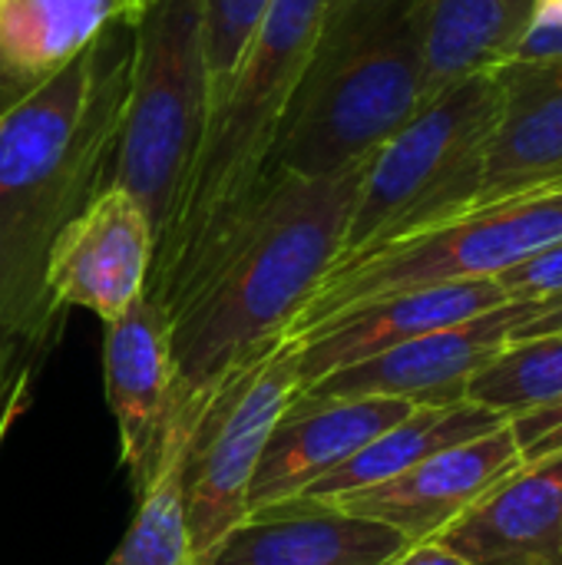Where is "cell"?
I'll list each match as a JSON object with an SVG mask.
<instances>
[{"instance_id": "1", "label": "cell", "mask_w": 562, "mask_h": 565, "mask_svg": "<svg viewBox=\"0 0 562 565\" xmlns=\"http://www.w3.org/2000/svg\"><path fill=\"white\" fill-rule=\"evenodd\" d=\"M136 26L103 30L0 116V331L43 344L60 315L43 265L60 228L106 185L136 70Z\"/></svg>"}, {"instance_id": "2", "label": "cell", "mask_w": 562, "mask_h": 565, "mask_svg": "<svg viewBox=\"0 0 562 565\" xmlns=\"http://www.w3.org/2000/svg\"><path fill=\"white\" fill-rule=\"evenodd\" d=\"M364 162L321 179L278 175L202 295L172 321V440L212 387L282 338L344 248Z\"/></svg>"}, {"instance_id": "3", "label": "cell", "mask_w": 562, "mask_h": 565, "mask_svg": "<svg viewBox=\"0 0 562 565\" xmlns=\"http://www.w3.org/2000/svg\"><path fill=\"white\" fill-rule=\"evenodd\" d=\"M325 0H272L225 99L212 109L172 222L152 245L142 298L169 324L202 295L272 192V156Z\"/></svg>"}, {"instance_id": "4", "label": "cell", "mask_w": 562, "mask_h": 565, "mask_svg": "<svg viewBox=\"0 0 562 565\" xmlns=\"http://www.w3.org/2000/svg\"><path fill=\"white\" fill-rule=\"evenodd\" d=\"M421 106L417 0H325L285 109L272 175L321 179L351 169Z\"/></svg>"}, {"instance_id": "5", "label": "cell", "mask_w": 562, "mask_h": 565, "mask_svg": "<svg viewBox=\"0 0 562 565\" xmlns=\"http://www.w3.org/2000/svg\"><path fill=\"white\" fill-rule=\"evenodd\" d=\"M500 116L503 86L494 70L421 106L368 159L335 265L464 215L477 199Z\"/></svg>"}, {"instance_id": "6", "label": "cell", "mask_w": 562, "mask_h": 565, "mask_svg": "<svg viewBox=\"0 0 562 565\" xmlns=\"http://www.w3.org/2000/svg\"><path fill=\"white\" fill-rule=\"evenodd\" d=\"M205 7L209 0H156L139 26L113 185L142 205L152 245L172 222L209 126Z\"/></svg>"}, {"instance_id": "7", "label": "cell", "mask_w": 562, "mask_h": 565, "mask_svg": "<svg viewBox=\"0 0 562 565\" xmlns=\"http://www.w3.org/2000/svg\"><path fill=\"white\" fill-rule=\"evenodd\" d=\"M562 238V185L464 212L427 232L335 265L288 324V338L358 305L450 281L497 278Z\"/></svg>"}, {"instance_id": "8", "label": "cell", "mask_w": 562, "mask_h": 565, "mask_svg": "<svg viewBox=\"0 0 562 565\" xmlns=\"http://www.w3.org/2000/svg\"><path fill=\"white\" fill-rule=\"evenodd\" d=\"M298 391V341L282 334L235 364L195 411L179 454V490L199 563L245 520L265 444Z\"/></svg>"}, {"instance_id": "9", "label": "cell", "mask_w": 562, "mask_h": 565, "mask_svg": "<svg viewBox=\"0 0 562 565\" xmlns=\"http://www.w3.org/2000/svg\"><path fill=\"white\" fill-rule=\"evenodd\" d=\"M540 301H507L470 321L427 331L368 361L341 367L298 391L295 401H341V397H404L414 404L464 401L467 381L497 358L513 328L523 324Z\"/></svg>"}, {"instance_id": "10", "label": "cell", "mask_w": 562, "mask_h": 565, "mask_svg": "<svg viewBox=\"0 0 562 565\" xmlns=\"http://www.w3.org/2000/svg\"><path fill=\"white\" fill-rule=\"evenodd\" d=\"M149 262V215L126 189L106 185L53 238L43 288L56 311L86 308L109 324L142 295Z\"/></svg>"}, {"instance_id": "11", "label": "cell", "mask_w": 562, "mask_h": 565, "mask_svg": "<svg viewBox=\"0 0 562 565\" xmlns=\"http://www.w3.org/2000/svg\"><path fill=\"white\" fill-rule=\"evenodd\" d=\"M106 401L119 427V457L142 493L176 447L172 401V324L142 295L106 324L103 338ZM182 444V440H179Z\"/></svg>"}, {"instance_id": "12", "label": "cell", "mask_w": 562, "mask_h": 565, "mask_svg": "<svg viewBox=\"0 0 562 565\" xmlns=\"http://www.w3.org/2000/svg\"><path fill=\"white\" fill-rule=\"evenodd\" d=\"M520 463V450L510 424L467 444L447 447L394 480L341 493L331 503L344 513L394 526L407 543L441 536L457 516H464L487 490L510 477Z\"/></svg>"}, {"instance_id": "13", "label": "cell", "mask_w": 562, "mask_h": 565, "mask_svg": "<svg viewBox=\"0 0 562 565\" xmlns=\"http://www.w3.org/2000/svg\"><path fill=\"white\" fill-rule=\"evenodd\" d=\"M507 301H510L507 291L494 278H477V281L414 288L341 311L295 338L301 387L341 367L368 361L388 348H397L411 338H421L427 331L470 321Z\"/></svg>"}, {"instance_id": "14", "label": "cell", "mask_w": 562, "mask_h": 565, "mask_svg": "<svg viewBox=\"0 0 562 565\" xmlns=\"http://www.w3.org/2000/svg\"><path fill=\"white\" fill-rule=\"evenodd\" d=\"M411 546L394 526L321 500L252 510L199 565H384Z\"/></svg>"}, {"instance_id": "15", "label": "cell", "mask_w": 562, "mask_h": 565, "mask_svg": "<svg viewBox=\"0 0 562 565\" xmlns=\"http://www.w3.org/2000/svg\"><path fill=\"white\" fill-rule=\"evenodd\" d=\"M414 407L417 404L404 397L291 401L258 460L248 490V513L298 497L391 424L404 420Z\"/></svg>"}, {"instance_id": "16", "label": "cell", "mask_w": 562, "mask_h": 565, "mask_svg": "<svg viewBox=\"0 0 562 565\" xmlns=\"http://www.w3.org/2000/svg\"><path fill=\"white\" fill-rule=\"evenodd\" d=\"M494 73L503 86V116L467 212L562 185V56L503 63Z\"/></svg>"}, {"instance_id": "17", "label": "cell", "mask_w": 562, "mask_h": 565, "mask_svg": "<svg viewBox=\"0 0 562 565\" xmlns=\"http://www.w3.org/2000/svg\"><path fill=\"white\" fill-rule=\"evenodd\" d=\"M434 540L470 565H562V450L517 467Z\"/></svg>"}, {"instance_id": "18", "label": "cell", "mask_w": 562, "mask_h": 565, "mask_svg": "<svg viewBox=\"0 0 562 565\" xmlns=\"http://www.w3.org/2000/svg\"><path fill=\"white\" fill-rule=\"evenodd\" d=\"M156 0H0V116L109 26H142Z\"/></svg>"}, {"instance_id": "19", "label": "cell", "mask_w": 562, "mask_h": 565, "mask_svg": "<svg viewBox=\"0 0 562 565\" xmlns=\"http://www.w3.org/2000/svg\"><path fill=\"white\" fill-rule=\"evenodd\" d=\"M537 0H417L424 106L454 83L510 60Z\"/></svg>"}, {"instance_id": "20", "label": "cell", "mask_w": 562, "mask_h": 565, "mask_svg": "<svg viewBox=\"0 0 562 565\" xmlns=\"http://www.w3.org/2000/svg\"><path fill=\"white\" fill-rule=\"evenodd\" d=\"M510 424L503 414L474 404V401H450V404H417L404 420L391 424L371 444H364L354 457L338 463L331 473L315 480L291 500H335L341 493H354L364 487H378L384 480L401 477L404 470L417 467L421 460L467 444L474 437L494 434L497 427ZM285 503V500H282Z\"/></svg>"}, {"instance_id": "21", "label": "cell", "mask_w": 562, "mask_h": 565, "mask_svg": "<svg viewBox=\"0 0 562 565\" xmlns=\"http://www.w3.org/2000/svg\"><path fill=\"white\" fill-rule=\"evenodd\" d=\"M464 397L507 420L562 401V331L507 341V348L467 381Z\"/></svg>"}, {"instance_id": "22", "label": "cell", "mask_w": 562, "mask_h": 565, "mask_svg": "<svg viewBox=\"0 0 562 565\" xmlns=\"http://www.w3.org/2000/svg\"><path fill=\"white\" fill-rule=\"evenodd\" d=\"M179 454L182 444L166 454L162 470L139 493V510L106 565H199L182 510Z\"/></svg>"}, {"instance_id": "23", "label": "cell", "mask_w": 562, "mask_h": 565, "mask_svg": "<svg viewBox=\"0 0 562 565\" xmlns=\"http://www.w3.org/2000/svg\"><path fill=\"white\" fill-rule=\"evenodd\" d=\"M272 0H209L205 60H209V116L232 89Z\"/></svg>"}, {"instance_id": "24", "label": "cell", "mask_w": 562, "mask_h": 565, "mask_svg": "<svg viewBox=\"0 0 562 565\" xmlns=\"http://www.w3.org/2000/svg\"><path fill=\"white\" fill-rule=\"evenodd\" d=\"M33 341L3 334L0 331V447L7 440V430L23 414L30 397V374H33Z\"/></svg>"}, {"instance_id": "25", "label": "cell", "mask_w": 562, "mask_h": 565, "mask_svg": "<svg viewBox=\"0 0 562 565\" xmlns=\"http://www.w3.org/2000/svg\"><path fill=\"white\" fill-rule=\"evenodd\" d=\"M494 281L507 291L510 301H543L562 295V238L527 258L523 265L497 275Z\"/></svg>"}, {"instance_id": "26", "label": "cell", "mask_w": 562, "mask_h": 565, "mask_svg": "<svg viewBox=\"0 0 562 565\" xmlns=\"http://www.w3.org/2000/svg\"><path fill=\"white\" fill-rule=\"evenodd\" d=\"M520 463H537L562 450V401L510 417Z\"/></svg>"}, {"instance_id": "27", "label": "cell", "mask_w": 562, "mask_h": 565, "mask_svg": "<svg viewBox=\"0 0 562 565\" xmlns=\"http://www.w3.org/2000/svg\"><path fill=\"white\" fill-rule=\"evenodd\" d=\"M556 56H562V0H537L533 20L507 63H533Z\"/></svg>"}, {"instance_id": "28", "label": "cell", "mask_w": 562, "mask_h": 565, "mask_svg": "<svg viewBox=\"0 0 562 565\" xmlns=\"http://www.w3.org/2000/svg\"><path fill=\"white\" fill-rule=\"evenodd\" d=\"M384 565H470L464 556H457L450 546H444L441 540H424V543H411L404 546L397 556H391Z\"/></svg>"}, {"instance_id": "29", "label": "cell", "mask_w": 562, "mask_h": 565, "mask_svg": "<svg viewBox=\"0 0 562 565\" xmlns=\"http://www.w3.org/2000/svg\"><path fill=\"white\" fill-rule=\"evenodd\" d=\"M553 331H562V295H553V298H543L537 305V311L513 328L510 341H527V338H540V334H553Z\"/></svg>"}]
</instances>
